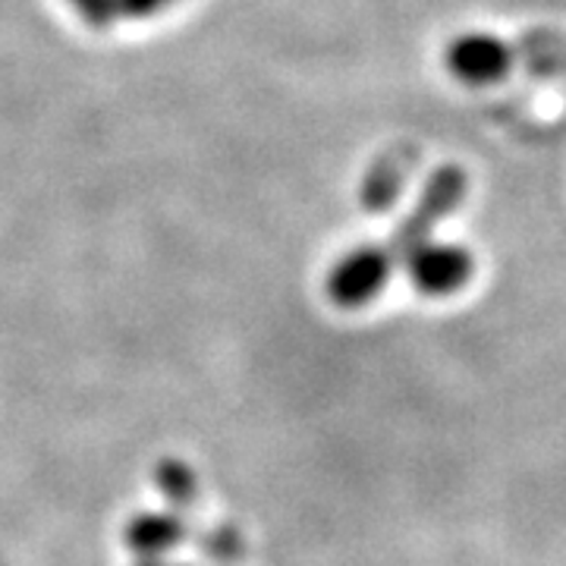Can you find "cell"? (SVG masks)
<instances>
[{"instance_id":"6","label":"cell","mask_w":566,"mask_h":566,"mask_svg":"<svg viewBox=\"0 0 566 566\" xmlns=\"http://www.w3.org/2000/svg\"><path fill=\"white\" fill-rule=\"evenodd\" d=\"M186 535V526L177 513H139L123 528V542L139 554L142 560L148 557H164L170 547H177Z\"/></svg>"},{"instance_id":"3","label":"cell","mask_w":566,"mask_h":566,"mask_svg":"<svg viewBox=\"0 0 566 566\" xmlns=\"http://www.w3.org/2000/svg\"><path fill=\"white\" fill-rule=\"evenodd\" d=\"M403 264L412 286L422 296H434V300L460 293L475 271L469 249L457 243H424Z\"/></svg>"},{"instance_id":"4","label":"cell","mask_w":566,"mask_h":566,"mask_svg":"<svg viewBox=\"0 0 566 566\" xmlns=\"http://www.w3.org/2000/svg\"><path fill=\"white\" fill-rule=\"evenodd\" d=\"M447 70L465 85H491L513 70V51L497 35L465 32L453 39L444 51Z\"/></svg>"},{"instance_id":"2","label":"cell","mask_w":566,"mask_h":566,"mask_svg":"<svg viewBox=\"0 0 566 566\" xmlns=\"http://www.w3.org/2000/svg\"><path fill=\"white\" fill-rule=\"evenodd\" d=\"M394 264L397 262H394L390 249L359 245L331 268L324 290H327L331 303L340 308H363L381 296V290L394 274Z\"/></svg>"},{"instance_id":"5","label":"cell","mask_w":566,"mask_h":566,"mask_svg":"<svg viewBox=\"0 0 566 566\" xmlns=\"http://www.w3.org/2000/svg\"><path fill=\"white\" fill-rule=\"evenodd\" d=\"M419 164V148L416 145H394L387 148L385 155L378 161L368 167L363 180V208L381 214V211H390L397 199L403 196L406 182L412 177Z\"/></svg>"},{"instance_id":"1","label":"cell","mask_w":566,"mask_h":566,"mask_svg":"<svg viewBox=\"0 0 566 566\" xmlns=\"http://www.w3.org/2000/svg\"><path fill=\"white\" fill-rule=\"evenodd\" d=\"M465 189H469V177L463 167L457 164H444L438 167L428 180L424 189L419 192L416 205L403 214V221L397 223V230L390 233V255L394 262H406L416 249L431 243L434 230L463 205Z\"/></svg>"},{"instance_id":"7","label":"cell","mask_w":566,"mask_h":566,"mask_svg":"<svg viewBox=\"0 0 566 566\" xmlns=\"http://www.w3.org/2000/svg\"><path fill=\"white\" fill-rule=\"evenodd\" d=\"M155 482L164 491V497L170 501V504L186 506L192 504V497H196V475H192V469L180 460H164L158 465V472H155Z\"/></svg>"},{"instance_id":"8","label":"cell","mask_w":566,"mask_h":566,"mask_svg":"<svg viewBox=\"0 0 566 566\" xmlns=\"http://www.w3.org/2000/svg\"><path fill=\"white\" fill-rule=\"evenodd\" d=\"M76 7L82 20L95 29H107L111 22L117 20V0H70Z\"/></svg>"},{"instance_id":"10","label":"cell","mask_w":566,"mask_h":566,"mask_svg":"<svg viewBox=\"0 0 566 566\" xmlns=\"http://www.w3.org/2000/svg\"><path fill=\"white\" fill-rule=\"evenodd\" d=\"M139 566H174V564H164L161 557H148V560H139Z\"/></svg>"},{"instance_id":"9","label":"cell","mask_w":566,"mask_h":566,"mask_svg":"<svg viewBox=\"0 0 566 566\" xmlns=\"http://www.w3.org/2000/svg\"><path fill=\"white\" fill-rule=\"evenodd\" d=\"M177 0H117V20H148L164 13Z\"/></svg>"}]
</instances>
